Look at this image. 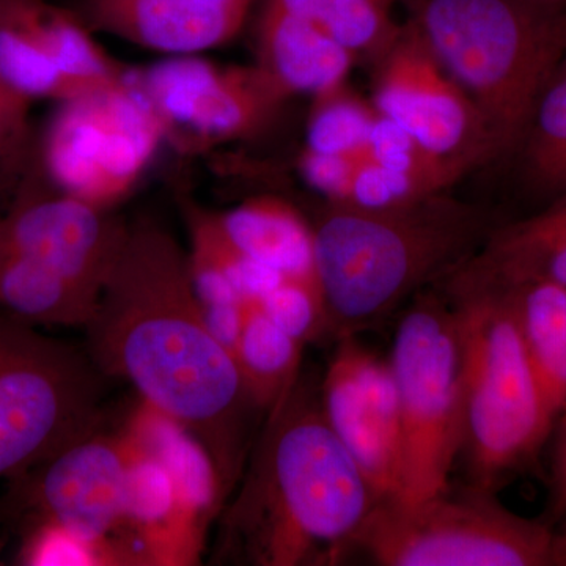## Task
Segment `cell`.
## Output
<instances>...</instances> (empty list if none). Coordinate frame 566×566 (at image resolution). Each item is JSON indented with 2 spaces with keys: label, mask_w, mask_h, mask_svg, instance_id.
Instances as JSON below:
<instances>
[{
  "label": "cell",
  "mask_w": 566,
  "mask_h": 566,
  "mask_svg": "<svg viewBox=\"0 0 566 566\" xmlns=\"http://www.w3.org/2000/svg\"><path fill=\"white\" fill-rule=\"evenodd\" d=\"M85 331L99 374L126 379L144 405L180 424L210 458L222 499L232 493L252 401L205 323L188 251L169 230L150 219L129 223Z\"/></svg>",
  "instance_id": "obj_1"
},
{
  "label": "cell",
  "mask_w": 566,
  "mask_h": 566,
  "mask_svg": "<svg viewBox=\"0 0 566 566\" xmlns=\"http://www.w3.org/2000/svg\"><path fill=\"white\" fill-rule=\"evenodd\" d=\"M268 412L223 512L221 551L256 566L333 564L352 549L378 499L303 379Z\"/></svg>",
  "instance_id": "obj_2"
},
{
  "label": "cell",
  "mask_w": 566,
  "mask_h": 566,
  "mask_svg": "<svg viewBox=\"0 0 566 566\" xmlns=\"http://www.w3.org/2000/svg\"><path fill=\"white\" fill-rule=\"evenodd\" d=\"M311 226L327 327L338 340L378 326L453 273L499 223L447 191L385 210L326 202Z\"/></svg>",
  "instance_id": "obj_3"
},
{
  "label": "cell",
  "mask_w": 566,
  "mask_h": 566,
  "mask_svg": "<svg viewBox=\"0 0 566 566\" xmlns=\"http://www.w3.org/2000/svg\"><path fill=\"white\" fill-rule=\"evenodd\" d=\"M401 3L434 57L482 112L502 158H512L565 59L566 11L523 0Z\"/></svg>",
  "instance_id": "obj_4"
},
{
  "label": "cell",
  "mask_w": 566,
  "mask_h": 566,
  "mask_svg": "<svg viewBox=\"0 0 566 566\" xmlns=\"http://www.w3.org/2000/svg\"><path fill=\"white\" fill-rule=\"evenodd\" d=\"M444 294L455 308L463 349L461 452L476 486L491 491L535 461L554 424L539 397L512 293L449 274Z\"/></svg>",
  "instance_id": "obj_5"
},
{
  "label": "cell",
  "mask_w": 566,
  "mask_h": 566,
  "mask_svg": "<svg viewBox=\"0 0 566 566\" xmlns=\"http://www.w3.org/2000/svg\"><path fill=\"white\" fill-rule=\"evenodd\" d=\"M98 368L0 312V479L31 471L102 428Z\"/></svg>",
  "instance_id": "obj_6"
},
{
  "label": "cell",
  "mask_w": 566,
  "mask_h": 566,
  "mask_svg": "<svg viewBox=\"0 0 566 566\" xmlns=\"http://www.w3.org/2000/svg\"><path fill=\"white\" fill-rule=\"evenodd\" d=\"M352 547L385 566H556V531L479 486L416 504L376 502Z\"/></svg>",
  "instance_id": "obj_7"
},
{
  "label": "cell",
  "mask_w": 566,
  "mask_h": 566,
  "mask_svg": "<svg viewBox=\"0 0 566 566\" xmlns=\"http://www.w3.org/2000/svg\"><path fill=\"white\" fill-rule=\"evenodd\" d=\"M395 333L389 364L403 433V480L394 501L416 504L449 488L463 439L460 326L446 294H416Z\"/></svg>",
  "instance_id": "obj_8"
},
{
  "label": "cell",
  "mask_w": 566,
  "mask_h": 566,
  "mask_svg": "<svg viewBox=\"0 0 566 566\" xmlns=\"http://www.w3.org/2000/svg\"><path fill=\"white\" fill-rule=\"evenodd\" d=\"M166 129L133 80L57 103L40 144V175L59 191L112 210L147 172Z\"/></svg>",
  "instance_id": "obj_9"
},
{
  "label": "cell",
  "mask_w": 566,
  "mask_h": 566,
  "mask_svg": "<svg viewBox=\"0 0 566 566\" xmlns=\"http://www.w3.org/2000/svg\"><path fill=\"white\" fill-rule=\"evenodd\" d=\"M133 80L161 118L166 139L186 150L244 140L262 133L290 98L262 69L169 55Z\"/></svg>",
  "instance_id": "obj_10"
},
{
  "label": "cell",
  "mask_w": 566,
  "mask_h": 566,
  "mask_svg": "<svg viewBox=\"0 0 566 566\" xmlns=\"http://www.w3.org/2000/svg\"><path fill=\"white\" fill-rule=\"evenodd\" d=\"M374 63L371 104L439 158L483 166L502 158L482 112L406 20Z\"/></svg>",
  "instance_id": "obj_11"
},
{
  "label": "cell",
  "mask_w": 566,
  "mask_h": 566,
  "mask_svg": "<svg viewBox=\"0 0 566 566\" xmlns=\"http://www.w3.org/2000/svg\"><path fill=\"white\" fill-rule=\"evenodd\" d=\"M137 457L139 446L132 431H95L10 479L3 512L24 516L25 526L52 523L88 542L114 543Z\"/></svg>",
  "instance_id": "obj_12"
},
{
  "label": "cell",
  "mask_w": 566,
  "mask_h": 566,
  "mask_svg": "<svg viewBox=\"0 0 566 566\" xmlns=\"http://www.w3.org/2000/svg\"><path fill=\"white\" fill-rule=\"evenodd\" d=\"M319 400L327 423L378 502L397 499L403 480V433L390 364L365 349L354 335L338 338Z\"/></svg>",
  "instance_id": "obj_13"
},
{
  "label": "cell",
  "mask_w": 566,
  "mask_h": 566,
  "mask_svg": "<svg viewBox=\"0 0 566 566\" xmlns=\"http://www.w3.org/2000/svg\"><path fill=\"white\" fill-rule=\"evenodd\" d=\"M128 227L111 210L59 191L39 174L28 178L0 219V251L36 260L99 294Z\"/></svg>",
  "instance_id": "obj_14"
},
{
  "label": "cell",
  "mask_w": 566,
  "mask_h": 566,
  "mask_svg": "<svg viewBox=\"0 0 566 566\" xmlns=\"http://www.w3.org/2000/svg\"><path fill=\"white\" fill-rule=\"evenodd\" d=\"M259 0H76L93 33L166 55H196L237 39Z\"/></svg>",
  "instance_id": "obj_15"
},
{
  "label": "cell",
  "mask_w": 566,
  "mask_h": 566,
  "mask_svg": "<svg viewBox=\"0 0 566 566\" xmlns=\"http://www.w3.org/2000/svg\"><path fill=\"white\" fill-rule=\"evenodd\" d=\"M255 65L290 98H311L346 84L357 57L307 18L262 0Z\"/></svg>",
  "instance_id": "obj_16"
},
{
  "label": "cell",
  "mask_w": 566,
  "mask_h": 566,
  "mask_svg": "<svg viewBox=\"0 0 566 566\" xmlns=\"http://www.w3.org/2000/svg\"><path fill=\"white\" fill-rule=\"evenodd\" d=\"M453 274L499 286L546 282L566 289V193L497 227Z\"/></svg>",
  "instance_id": "obj_17"
},
{
  "label": "cell",
  "mask_w": 566,
  "mask_h": 566,
  "mask_svg": "<svg viewBox=\"0 0 566 566\" xmlns=\"http://www.w3.org/2000/svg\"><path fill=\"white\" fill-rule=\"evenodd\" d=\"M0 20L13 25L39 57L88 87H111L132 73L111 57L71 7L50 0H0Z\"/></svg>",
  "instance_id": "obj_18"
},
{
  "label": "cell",
  "mask_w": 566,
  "mask_h": 566,
  "mask_svg": "<svg viewBox=\"0 0 566 566\" xmlns=\"http://www.w3.org/2000/svg\"><path fill=\"white\" fill-rule=\"evenodd\" d=\"M214 216L227 240L249 259L319 289L311 221L292 203L256 196Z\"/></svg>",
  "instance_id": "obj_19"
},
{
  "label": "cell",
  "mask_w": 566,
  "mask_h": 566,
  "mask_svg": "<svg viewBox=\"0 0 566 566\" xmlns=\"http://www.w3.org/2000/svg\"><path fill=\"white\" fill-rule=\"evenodd\" d=\"M181 208L191 240L189 270L202 308L260 300L285 279L238 251L222 233L214 212L205 210L188 197L182 199Z\"/></svg>",
  "instance_id": "obj_20"
},
{
  "label": "cell",
  "mask_w": 566,
  "mask_h": 566,
  "mask_svg": "<svg viewBox=\"0 0 566 566\" xmlns=\"http://www.w3.org/2000/svg\"><path fill=\"white\" fill-rule=\"evenodd\" d=\"M99 294L70 281L46 264L0 251V307L32 326L84 327Z\"/></svg>",
  "instance_id": "obj_21"
},
{
  "label": "cell",
  "mask_w": 566,
  "mask_h": 566,
  "mask_svg": "<svg viewBox=\"0 0 566 566\" xmlns=\"http://www.w3.org/2000/svg\"><path fill=\"white\" fill-rule=\"evenodd\" d=\"M504 289L512 293L539 397L556 428L566 412V289L546 282Z\"/></svg>",
  "instance_id": "obj_22"
},
{
  "label": "cell",
  "mask_w": 566,
  "mask_h": 566,
  "mask_svg": "<svg viewBox=\"0 0 566 566\" xmlns=\"http://www.w3.org/2000/svg\"><path fill=\"white\" fill-rule=\"evenodd\" d=\"M512 159L521 188L535 200V210L565 196L566 55L543 88Z\"/></svg>",
  "instance_id": "obj_23"
},
{
  "label": "cell",
  "mask_w": 566,
  "mask_h": 566,
  "mask_svg": "<svg viewBox=\"0 0 566 566\" xmlns=\"http://www.w3.org/2000/svg\"><path fill=\"white\" fill-rule=\"evenodd\" d=\"M303 346L264 314L259 301L245 300L234 360L253 406L270 411L293 389L301 378Z\"/></svg>",
  "instance_id": "obj_24"
},
{
  "label": "cell",
  "mask_w": 566,
  "mask_h": 566,
  "mask_svg": "<svg viewBox=\"0 0 566 566\" xmlns=\"http://www.w3.org/2000/svg\"><path fill=\"white\" fill-rule=\"evenodd\" d=\"M307 18L357 59L374 61L400 31L394 10L401 0H266Z\"/></svg>",
  "instance_id": "obj_25"
},
{
  "label": "cell",
  "mask_w": 566,
  "mask_h": 566,
  "mask_svg": "<svg viewBox=\"0 0 566 566\" xmlns=\"http://www.w3.org/2000/svg\"><path fill=\"white\" fill-rule=\"evenodd\" d=\"M378 117L374 104L346 84L322 93L312 98L304 148L326 155H357Z\"/></svg>",
  "instance_id": "obj_26"
},
{
  "label": "cell",
  "mask_w": 566,
  "mask_h": 566,
  "mask_svg": "<svg viewBox=\"0 0 566 566\" xmlns=\"http://www.w3.org/2000/svg\"><path fill=\"white\" fill-rule=\"evenodd\" d=\"M18 564L31 566L125 565L114 543H95L52 523L25 526Z\"/></svg>",
  "instance_id": "obj_27"
},
{
  "label": "cell",
  "mask_w": 566,
  "mask_h": 566,
  "mask_svg": "<svg viewBox=\"0 0 566 566\" xmlns=\"http://www.w3.org/2000/svg\"><path fill=\"white\" fill-rule=\"evenodd\" d=\"M256 301L281 329L304 345L324 334L329 335L322 292L314 285L283 279Z\"/></svg>",
  "instance_id": "obj_28"
},
{
  "label": "cell",
  "mask_w": 566,
  "mask_h": 566,
  "mask_svg": "<svg viewBox=\"0 0 566 566\" xmlns=\"http://www.w3.org/2000/svg\"><path fill=\"white\" fill-rule=\"evenodd\" d=\"M359 159L349 155H326L303 148L297 170L308 188L322 193L327 203H344Z\"/></svg>",
  "instance_id": "obj_29"
},
{
  "label": "cell",
  "mask_w": 566,
  "mask_h": 566,
  "mask_svg": "<svg viewBox=\"0 0 566 566\" xmlns=\"http://www.w3.org/2000/svg\"><path fill=\"white\" fill-rule=\"evenodd\" d=\"M31 99L11 91L0 81V164L9 163L20 155L28 140L29 111Z\"/></svg>",
  "instance_id": "obj_30"
},
{
  "label": "cell",
  "mask_w": 566,
  "mask_h": 566,
  "mask_svg": "<svg viewBox=\"0 0 566 566\" xmlns=\"http://www.w3.org/2000/svg\"><path fill=\"white\" fill-rule=\"evenodd\" d=\"M562 428L554 449L551 468V495L547 506L546 524L554 528L558 521L566 517V412L560 417Z\"/></svg>",
  "instance_id": "obj_31"
},
{
  "label": "cell",
  "mask_w": 566,
  "mask_h": 566,
  "mask_svg": "<svg viewBox=\"0 0 566 566\" xmlns=\"http://www.w3.org/2000/svg\"><path fill=\"white\" fill-rule=\"evenodd\" d=\"M556 566H566V528L556 532Z\"/></svg>",
  "instance_id": "obj_32"
},
{
  "label": "cell",
  "mask_w": 566,
  "mask_h": 566,
  "mask_svg": "<svg viewBox=\"0 0 566 566\" xmlns=\"http://www.w3.org/2000/svg\"><path fill=\"white\" fill-rule=\"evenodd\" d=\"M523 2L543 7V9L566 11V0H523Z\"/></svg>",
  "instance_id": "obj_33"
},
{
  "label": "cell",
  "mask_w": 566,
  "mask_h": 566,
  "mask_svg": "<svg viewBox=\"0 0 566 566\" xmlns=\"http://www.w3.org/2000/svg\"><path fill=\"white\" fill-rule=\"evenodd\" d=\"M0 172H2V164H0Z\"/></svg>",
  "instance_id": "obj_34"
}]
</instances>
